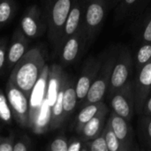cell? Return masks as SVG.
Masks as SVG:
<instances>
[{"label": "cell", "instance_id": "6da1fadb", "mask_svg": "<svg viewBox=\"0 0 151 151\" xmlns=\"http://www.w3.org/2000/svg\"><path fill=\"white\" fill-rule=\"evenodd\" d=\"M45 59L40 48H32L12 67L9 81L30 97L44 67Z\"/></svg>", "mask_w": 151, "mask_h": 151}, {"label": "cell", "instance_id": "7a4b0ae2", "mask_svg": "<svg viewBox=\"0 0 151 151\" xmlns=\"http://www.w3.org/2000/svg\"><path fill=\"white\" fill-rule=\"evenodd\" d=\"M77 0H46L43 17L46 21L48 37L57 55L62 30L67 16Z\"/></svg>", "mask_w": 151, "mask_h": 151}, {"label": "cell", "instance_id": "3957f363", "mask_svg": "<svg viewBox=\"0 0 151 151\" xmlns=\"http://www.w3.org/2000/svg\"><path fill=\"white\" fill-rule=\"evenodd\" d=\"M117 56H118L117 50L109 52V55L106 56L96 80L92 83L88 92V95L85 100L83 101L82 106L89 104L101 102L104 100V97L105 95H107L110 87L111 77L114 65L117 60Z\"/></svg>", "mask_w": 151, "mask_h": 151}, {"label": "cell", "instance_id": "277c9868", "mask_svg": "<svg viewBox=\"0 0 151 151\" xmlns=\"http://www.w3.org/2000/svg\"><path fill=\"white\" fill-rule=\"evenodd\" d=\"M107 5L108 0H85L83 26L88 45H91L100 33L105 19Z\"/></svg>", "mask_w": 151, "mask_h": 151}, {"label": "cell", "instance_id": "5b68a950", "mask_svg": "<svg viewBox=\"0 0 151 151\" xmlns=\"http://www.w3.org/2000/svg\"><path fill=\"white\" fill-rule=\"evenodd\" d=\"M134 66V58L130 50L127 47H122L118 51L117 60L112 70L110 87L107 92L108 98L131 81Z\"/></svg>", "mask_w": 151, "mask_h": 151}, {"label": "cell", "instance_id": "8992f818", "mask_svg": "<svg viewBox=\"0 0 151 151\" xmlns=\"http://www.w3.org/2000/svg\"><path fill=\"white\" fill-rule=\"evenodd\" d=\"M5 88L12 117L19 126L29 127V96L9 80Z\"/></svg>", "mask_w": 151, "mask_h": 151}, {"label": "cell", "instance_id": "52a82bcc", "mask_svg": "<svg viewBox=\"0 0 151 151\" xmlns=\"http://www.w3.org/2000/svg\"><path fill=\"white\" fill-rule=\"evenodd\" d=\"M109 99L112 111L128 122H131L135 113L134 81H130L123 88L115 91Z\"/></svg>", "mask_w": 151, "mask_h": 151}, {"label": "cell", "instance_id": "ba28073f", "mask_svg": "<svg viewBox=\"0 0 151 151\" xmlns=\"http://www.w3.org/2000/svg\"><path fill=\"white\" fill-rule=\"evenodd\" d=\"M106 55L101 54L97 57H90L84 64L81 74L76 81V94L78 103L83 102L88 95V92L96 80Z\"/></svg>", "mask_w": 151, "mask_h": 151}, {"label": "cell", "instance_id": "9c48e42d", "mask_svg": "<svg viewBox=\"0 0 151 151\" xmlns=\"http://www.w3.org/2000/svg\"><path fill=\"white\" fill-rule=\"evenodd\" d=\"M87 46V35L82 24L79 30L66 40L58 53L62 65L66 66L78 60Z\"/></svg>", "mask_w": 151, "mask_h": 151}, {"label": "cell", "instance_id": "30bf717a", "mask_svg": "<svg viewBox=\"0 0 151 151\" xmlns=\"http://www.w3.org/2000/svg\"><path fill=\"white\" fill-rule=\"evenodd\" d=\"M20 30L27 38H37L47 28L42 12L35 4L27 9L20 20Z\"/></svg>", "mask_w": 151, "mask_h": 151}, {"label": "cell", "instance_id": "8fae6325", "mask_svg": "<svg viewBox=\"0 0 151 151\" xmlns=\"http://www.w3.org/2000/svg\"><path fill=\"white\" fill-rule=\"evenodd\" d=\"M135 96V112L141 116L145 102L151 93V61L136 72L134 81Z\"/></svg>", "mask_w": 151, "mask_h": 151}, {"label": "cell", "instance_id": "7c38bea8", "mask_svg": "<svg viewBox=\"0 0 151 151\" xmlns=\"http://www.w3.org/2000/svg\"><path fill=\"white\" fill-rule=\"evenodd\" d=\"M84 11H85V0H77L72 10L70 11L67 19L65 22L61 38L59 41L57 55H58L62 46L66 42V40L75 34L79 28L83 24L84 19Z\"/></svg>", "mask_w": 151, "mask_h": 151}, {"label": "cell", "instance_id": "4fadbf2b", "mask_svg": "<svg viewBox=\"0 0 151 151\" xmlns=\"http://www.w3.org/2000/svg\"><path fill=\"white\" fill-rule=\"evenodd\" d=\"M108 124L122 142V144L127 148V151L133 150L134 146V131L127 120L122 117L116 114L114 111H111L107 119Z\"/></svg>", "mask_w": 151, "mask_h": 151}, {"label": "cell", "instance_id": "5bb4252c", "mask_svg": "<svg viewBox=\"0 0 151 151\" xmlns=\"http://www.w3.org/2000/svg\"><path fill=\"white\" fill-rule=\"evenodd\" d=\"M108 113H109V108L104 103L102 108L99 110V111L83 127L81 132L79 134L82 141L88 142L93 140L103 133L104 126L107 121L106 119Z\"/></svg>", "mask_w": 151, "mask_h": 151}, {"label": "cell", "instance_id": "9a60e30c", "mask_svg": "<svg viewBox=\"0 0 151 151\" xmlns=\"http://www.w3.org/2000/svg\"><path fill=\"white\" fill-rule=\"evenodd\" d=\"M27 39L21 30H16L12 35L11 44L7 49L6 65L8 68H12L16 63L27 52Z\"/></svg>", "mask_w": 151, "mask_h": 151}, {"label": "cell", "instance_id": "2e32d148", "mask_svg": "<svg viewBox=\"0 0 151 151\" xmlns=\"http://www.w3.org/2000/svg\"><path fill=\"white\" fill-rule=\"evenodd\" d=\"M65 74L66 73L63 71L62 66L58 65H52L49 69L46 97L50 107H52L57 99L58 93L59 91Z\"/></svg>", "mask_w": 151, "mask_h": 151}, {"label": "cell", "instance_id": "e0dca14e", "mask_svg": "<svg viewBox=\"0 0 151 151\" xmlns=\"http://www.w3.org/2000/svg\"><path fill=\"white\" fill-rule=\"evenodd\" d=\"M78 103L77 94H76V80L70 79L67 77L63 97V110H64V119L65 122L68 119L71 114L75 110L76 104Z\"/></svg>", "mask_w": 151, "mask_h": 151}, {"label": "cell", "instance_id": "ac0fdd59", "mask_svg": "<svg viewBox=\"0 0 151 151\" xmlns=\"http://www.w3.org/2000/svg\"><path fill=\"white\" fill-rule=\"evenodd\" d=\"M104 104V101H101V102L89 104L82 106L81 111L77 116L76 122H75V131L78 134L81 132L83 127L99 111V110L102 108Z\"/></svg>", "mask_w": 151, "mask_h": 151}, {"label": "cell", "instance_id": "d6986e66", "mask_svg": "<svg viewBox=\"0 0 151 151\" xmlns=\"http://www.w3.org/2000/svg\"><path fill=\"white\" fill-rule=\"evenodd\" d=\"M138 135L144 148L151 150V116L141 115L138 127Z\"/></svg>", "mask_w": 151, "mask_h": 151}, {"label": "cell", "instance_id": "ffe728a7", "mask_svg": "<svg viewBox=\"0 0 151 151\" xmlns=\"http://www.w3.org/2000/svg\"><path fill=\"white\" fill-rule=\"evenodd\" d=\"M151 61V42H143L142 46L139 47L135 53L134 58V67L136 72H138L142 66Z\"/></svg>", "mask_w": 151, "mask_h": 151}, {"label": "cell", "instance_id": "44dd1931", "mask_svg": "<svg viewBox=\"0 0 151 151\" xmlns=\"http://www.w3.org/2000/svg\"><path fill=\"white\" fill-rule=\"evenodd\" d=\"M103 132L109 151H127V148L119 140V138L117 137V135L115 134V133L113 132V130L111 129L107 121Z\"/></svg>", "mask_w": 151, "mask_h": 151}, {"label": "cell", "instance_id": "7402d4cb", "mask_svg": "<svg viewBox=\"0 0 151 151\" xmlns=\"http://www.w3.org/2000/svg\"><path fill=\"white\" fill-rule=\"evenodd\" d=\"M14 11L12 0H0V27L6 25L12 19Z\"/></svg>", "mask_w": 151, "mask_h": 151}, {"label": "cell", "instance_id": "603a6c76", "mask_svg": "<svg viewBox=\"0 0 151 151\" xmlns=\"http://www.w3.org/2000/svg\"><path fill=\"white\" fill-rule=\"evenodd\" d=\"M12 113L8 103L7 96L0 89V120L5 124H10L12 122Z\"/></svg>", "mask_w": 151, "mask_h": 151}, {"label": "cell", "instance_id": "cb8c5ba5", "mask_svg": "<svg viewBox=\"0 0 151 151\" xmlns=\"http://www.w3.org/2000/svg\"><path fill=\"white\" fill-rule=\"evenodd\" d=\"M87 151H109L104 132L96 138L85 142Z\"/></svg>", "mask_w": 151, "mask_h": 151}, {"label": "cell", "instance_id": "d4e9b609", "mask_svg": "<svg viewBox=\"0 0 151 151\" xmlns=\"http://www.w3.org/2000/svg\"><path fill=\"white\" fill-rule=\"evenodd\" d=\"M48 149L50 151H67L68 141L65 136H58L50 142Z\"/></svg>", "mask_w": 151, "mask_h": 151}, {"label": "cell", "instance_id": "484cf974", "mask_svg": "<svg viewBox=\"0 0 151 151\" xmlns=\"http://www.w3.org/2000/svg\"><path fill=\"white\" fill-rule=\"evenodd\" d=\"M137 1L138 0H121L117 9V17L123 18L128 12V11L136 4Z\"/></svg>", "mask_w": 151, "mask_h": 151}, {"label": "cell", "instance_id": "4316f807", "mask_svg": "<svg viewBox=\"0 0 151 151\" xmlns=\"http://www.w3.org/2000/svg\"><path fill=\"white\" fill-rule=\"evenodd\" d=\"M67 151H87L85 142L80 137L73 138L68 142V150Z\"/></svg>", "mask_w": 151, "mask_h": 151}, {"label": "cell", "instance_id": "83f0119b", "mask_svg": "<svg viewBox=\"0 0 151 151\" xmlns=\"http://www.w3.org/2000/svg\"><path fill=\"white\" fill-rule=\"evenodd\" d=\"M14 134H11L9 137H0V151H13Z\"/></svg>", "mask_w": 151, "mask_h": 151}, {"label": "cell", "instance_id": "f1b7e54d", "mask_svg": "<svg viewBox=\"0 0 151 151\" xmlns=\"http://www.w3.org/2000/svg\"><path fill=\"white\" fill-rule=\"evenodd\" d=\"M20 139L13 145V151H27L31 149V142L28 138Z\"/></svg>", "mask_w": 151, "mask_h": 151}, {"label": "cell", "instance_id": "f546056e", "mask_svg": "<svg viewBox=\"0 0 151 151\" xmlns=\"http://www.w3.org/2000/svg\"><path fill=\"white\" fill-rule=\"evenodd\" d=\"M142 41L143 42H151V17L146 21L141 34Z\"/></svg>", "mask_w": 151, "mask_h": 151}, {"label": "cell", "instance_id": "4dcf8cb0", "mask_svg": "<svg viewBox=\"0 0 151 151\" xmlns=\"http://www.w3.org/2000/svg\"><path fill=\"white\" fill-rule=\"evenodd\" d=\"M7 58V45L4 40L0 41V72L6 65Z\"/></svg>", "mask_w": 151, "mask_h": 151}, {"label": "cell", "instance_id": "1f68e13d", "mask_svg": "<svg viewBox=\"0 0 151 151\" xmlns=\"http://www.w3.org/2000/svg\"><path fill=\"white\" fill-rule=\"evenodd\" d=\"M142 115H146V116H151V93L148 96L143 110H142Z\"/></svg>", "mask_w": 151, "mask_h": 151}]
</instances>
